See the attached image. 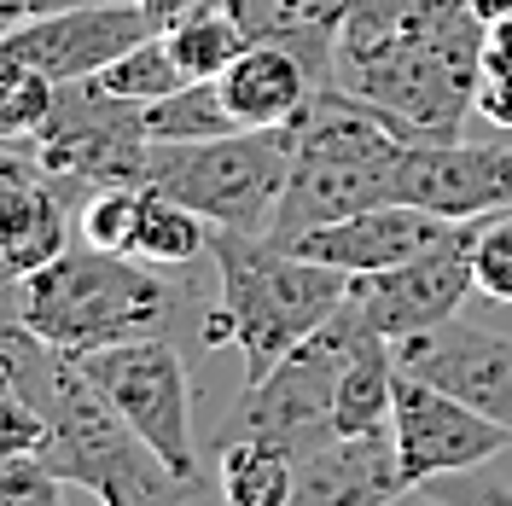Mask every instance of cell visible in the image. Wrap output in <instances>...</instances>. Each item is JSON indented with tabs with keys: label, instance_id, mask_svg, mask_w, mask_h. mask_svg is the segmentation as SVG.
<instances>
[{
	"label": "cell",
	"instance_id": "obj_1",
	"mask_svg": "<svg viewBox=\"0 0 512 506\" xmlns=\"http://www.w3.org/2000/svg\"><path fill=\"white\" fill-rule=\"evenodd\" d=\"M489 24L472 18V0H443L414 18L367 35H338V76L350 94L379 105L384 123L408 146L460 140L466 111H478V70Z\"/></svg>",
	"mask_w": 512,
	"mask_h": 506
},
{
	"label": "cell",
	"instance_id": "obj_2",
	"mask_svg": "<svg viewBox=\"0 0 512 506\" xmlns=\"http://www.w3.org/2000/svg\"><path fill=\"white\" fill-rule=\"evenodd\" d=\"M216 256V303L198 326V349L233 344L245 355V384L268 379L303 338L350 303V274L291 251L268 233L210 227Z\"/></svg>",
	"mask_w": 512,
	"mask_h": 506
},
{
	"label": "cell",
	"instance_id": "obj_3",
	"mask_svg": "<svg viewBox=\"0 0 512 506\" xmlns=\"http://www.w3.org/2000/svg\"><path fill=\"white\" fill-rule=\"evenodd\" d=\"M286 128H291V181L280 192L268 239L291 245L315 227L350 222L361 210L396 198V169H402L408 140L384 123L379 105L350 94L344 82H320Z\"/></svg>",
	"mask_w": 512,
	"mask_h": 506
},
{
	"label": "cell",
	"instance_id": "obj_4",
	"mask_svg": "<svg viewBox=\"0 0 512 506\" xmlns=\"http://www.w3.org/2000/svg\"><path fill=\"white\" fill-rule=\"evenodd\" d=\"M24 402H35L47 419L41 460L64 483L88 489L99 506H187L198 495V483L169 472L158 448L99 396L76 355L53 344L35 349L24 367Z\"/></svg>",
	"mask_w": 512,
	"mask_h": 506
},
{
	"label": "cell",
	"instance_id": "obj_5",
	"mask_svg": "<svg viewBox=\"0 0 512 506\" xmlns=\"http://www.w3.org/2000/svg\"><path fill=\"white\" fill-rule=\"evenodd\" d=\"M181 291L152 274V262L111 251H64L41 274L24 280V320L41 344L64 355H88L128 338H169L181 320Z\"/></svg>",
	"mask_w": 512,
	"mask_h": 506
},
{
	"label": "cell",
	"instance_id": "obj_6",
	"mask_svg": "<svg viewBox=\"0 0 512 506\" xmlns=\"http://www.w3.org/2000/svg\"><path fill=\"white\" fill-rule=\"evenodd\" d=\"M361 332H367V315L355 303H344L315 338H303V344L291 349L268 379L239 390V402L222 413V425H216L210 443L222 448V443H245L251 437V443L286 448L297 460L315 454L320 443H332L338 437V425H332L338 384H344V367H350Z\"/></svg>",
	"mask_w": 512,
	"mask_h": 506
},
{
	"label": "cell",
	"instance_id": "obj_7",
	"mask_svg": "<svg viewBox=\"0 0 512 506\" xmlns=\"http://www.w3.org/2000/svg\"><path fill=\"white\" fill-rule=\"evenodd\" d=\"M291 181V128H233L216 140L152 146L146 187L181 198L210 227L268 233Z\"/></svg>",
	"mask_w": 512,
	"mask_h": 506
},
{
	"label": "cell",
	"instance_id": "obj_8",
	"mask_svg": "<svg viewBox=\"0 0 512 506\" xmlns=\"http://www.w3.org/2000/svg\"><path fill=\"white\" fill-rule=\"evenodd\" d=\"M94 390L123 413L128 425L158 448V460L175 477L198 483V443H192V379L187 361L169 338H128L76 355Z\"/></svg>",
	"mask_w": 512,
	"mask_h": 506
},
{
	"label": "cell",
	"instance_id": "obj_9",
	"mask_svg": "<svg viewBox=\"0 0 512 506\" xmlns=\"http://www.w3.org/2000/svg\"><path fill=\"white\" fill-rule=\"evenodd\" d=\"M24 152L47 175L82 181V187H140L146 181V158H152L146 105L105 94L99 82H64L47 128Z\"/></svg>",
	"mask_w": 512,
	"mask_h": 506
},
{
	"label": "cell",
	"instance_id": "obj_10",
	"mask_svg": "<svg viewBox=\"0 0 512 506\" xmlns=\"http://www.w3.org/2000/svg\"><path fill=\"white\" fill-rule=\"evenodd\" d=\"M390 437H396V466L408 489H425L437 477H472L512 448L507 425H495L489 413L466 408L460 396H448L443 384L419 379L408 367H396Z\"/></svg>",
	"mask_w": 512,
	"mask_h": 506
},
{
	"label": "cell",
	"instance_id": "obj_11",
	"mask_svg": "<svg viewBox=\"0 0 512 506\" xmlns=\"http://www.w3.org/2000/svg\"><path fill=\"white\" fill-rule=\"evenodd\" d=\"M472 256H478V222H460L443 245H431L425 256L402 262V268L355 274L350 303L367 315L373 332H384L390 344H402V338L431 332V326H443V320L460 315L466 291H478Z\"/></svg>",
	"mask_w": 512,
	"mask_h": 506
},
{
	"label": "cell",
	"instance_id": "obj_12",
	"mask_svg": "<svg viewBox=\"0 0 512 506\" xmlns=\"http://www.w3.org/2000/svg\"><path fill=\"white\" fill-rule=\"evenodd\" d=\"M146 35H158V24L140 12V0H94V6H70V12L0 35V59L35 64L64 88V82H94L99 70H111Z\"/></svg>",
	"mask_w": 512,
	"mask_h": 506
},
{
	"label": "cell",
	"instance_id": "obj_13",
	"mask_svg": "<svg viewBox=\"0 0 512 506\" xmlns=\"http://www.w3.org/2000/svg\"><path fill=\"white\" fill-rule=\"evenodd\" d=\"M396 198L443 222H483L495 210H512V152L478 140H443V146L419 140L402 152Z\"/></svg>",
	"mask_w": 512,
	"mask_h": 506
},
{
	"label": "cell",
	"instance_id": "obj_14",
	"mask_svg": "<svg viewBox=\"0 0 512 506\" xmlns=\"http://www.w3.org/2000/svg\"><path fill=\"white\" fill-rule=\"evenodd\" d=\"M396 367H408L419 379L443 384L448 396H460L466 408L489 413L495 425L512 431V338L466 326L454 315L431 332H414L396 344Z\"/></svg>",
	"mask_w": 512,
	"mask_h": 506
},
{
	"label": "cell",
	"instance_id": "obj_15",
	"mask_svg": "<svg viewBox=\"0 0 512 506\" xmlns=\"http://www.w3.org/2000/svg\"><path fill=\"white\" fill-rule=\"evenodd\" d=\"M454 227L460 222H443V216H431V210H419V204L390 198V204H373V210H361L350 222H332V227H315V233L291 239V251L315 256L326 268H344L355 280V274H384V268L414 262V256H425L431 245H443Z\"/></svg>",
	"mask_w": 512,
	"mask_h": 506
},
{
	"label": "cell",
	"instance_id": "obj_16",
	"mask_svg": "<svg viewBox=\"0 0 512 506\" xmlns=\"http://www.w3.org/2000/svg\"><path fill=\"white\" fill-rule=\"evenodd\" d=\"M88 192L94 187L47 175L41 163H30L24 175H6L0 181V274L30 280L47 262H59L70 251V210Z\"/></svg>",
	"mask_w": 512,
	"mask_h": 506
},
{
	"label": "cell",
	"instance_id": "obj_17",
	"mask_svg": "<svg viewBox=\"0 0 512 506\" xmlns=\"http://www.w3.org/2000/svg\"><path fill=\"white\" fill-rule=\"evenodd\" d=\"M396 437H332L297 460V489L286 506H390L402 495Z\"/></svg>",
	"mask_w": 512,
	"mask_h": 506
},
{
	"label": "cell",
	"instance_id": "obj_18",
	"mask_svg": "<svg viewBox=\"0 0 512 506\" xmlns=\"http://www.w3.org/2000/svg\"><path fill=\"white\" fill-rule=\"evenodd\" d=\"M227 12L239 18L245 41L286 47L315 82L338 76V35L350 18V0H227Z\"/></svg>",
	"mask_w": 512,
	"mask_h": 506
},
{
	"label": "cell",
	"instance_id": "obj_19",
	"mask_svg": "<svg viewBox=\"0 0 512 506\" xmlns=\"http://www.w3.org/2000/svg\"><path fill=\"white\" fill-rule=\"evenodd\" d=\"M216 88H222L227 111H233L239 128H286L291 117L309 105V94H315L320 82L291 59L286 47L251 41V47L216 76Z\"/></svg>",
	"mask_w": 512,
	"mask_h": 506
},
{
	"label": "cell",
	"instance_id": "obj_20",
	"mask_svg": "<svg viewBox=\"0 0 512 506\" xmlns=\"http://www.w3.org/2000/svg\"><path fill=\"white\" fill-rule=\"evenodd\" d=\"M390 402H396V344L384 332H361L350 367H344V384H338V437H379L390 431Z\"/></svg>",
	"mask_w": 512,
	"mask_h": 506
},
{
	"label": "cell",
	"instance_id": "obj_21",
	"mask_svg": "<svg viewBox=\"0 0 512 506\" xmlns=\"http://www.w3.org/2000/svg\"><path fill=\"white\" fill-rule=\"evenodd\" d=\"M216 472H222L227 506H286L297 489V454L245 437V443L216 448Z\"/></svg>",
	"mask_w": 512,
	"mask_h": 506
},
{
	"label": "cell",
	"instance_id": "obj_22",
	"mask_svg": "<svg viewBox=\"0 0 512 506\" xmlns=\"http://www.w3.org/2000/svg\"><path fill=\"white\" fill-rule=\"evenodd\" d=\"M198 256H210V222L187 210L181 198L146 187V210H140V239H134V262H158V268H187Z\"/></svg>",
	"mask_w": 512,
	"mask_h": 506
},
{
	"label": "cell",
	"instance_id": "obj_23",
	"mask_svg": "<svg viewBox=\"0 0 512 506\" xmlns=\"http://www.w3.org/2000/svg\"><path fill=\"white\" fill-rule=\"evenodd\" d=\"M163 47H169V59L181 64L187 82H216L251 41H245V30H239L233 12L216 6V12H192L181 24H169V30H163Z\"/></svg>",
	"mask_w": 512,
	"mask_h": 506
},
{
	"label": "cell",
	"instance_id": "obj_24",
	"mask_svg": "<svg viewBox=\"0 0 512 506\" xmlns=\"http://www.w3.org/2000/svg\"><path fill=\"white\" fill-rule=\"evenodd\" d=\"M233 111L216 82H187L175 94H163L146 105V134L152 146H181V140H216V134H233Z\"/></svg>",
	"mask_w": 512,
	"mask_h": 506
},
{
	"label": "cell",
	"instance_id": "obj_25",
	"mask_svg": "<svg viewBox=\"0 0 512 506\" xmlns=\"http://www.w3.org/2000/svg\"><path fill=\"white\" fill-rule=\"evenodd\" d=\"M53 99H59L53 76H41L35 64L0 59V140L6 146H30L47 128V117H53Z\"/></svg>",
	"mask_w": 512,
	"mask_h": 506
},
{
	"label": "cell",
	"instance_id": "obj_26",
	"mask_svg": "<svg viewBox=\"0 0 512 506\" xmlns=\"http://www.w3.org/2000/svg\"><path fill=\"white\" fill-rule=\"evenodd\" d=\"M140 210H146V181H140V187H94L76 204V233H82V245H94V251L134 256Z\"/></svg>",
	"mask_w": 512,
	"mask_h": 506
},
{
	"label": "cell",
	"instance_id": "obj_27",
	"mask_svg": "<svg viewBox=\"0 0 512 506\" xmlns=\"http://www.w3.org/2000/svg\"><path fill=\"white\" fill-rule=\"evenodd\" d=\"M94 82L105 88V94L134 99V105H152V99L175 94V88H187L181 64L169 59V47H163V30H158V35H146L140 47H128L123 59L111 64V70H99Z\"/></svg>",
	"mask_w": 512,
	"mask_h": 506
},
{
	"label": "cell",
	"instance_id": "obj_28",
	"mask_svg": "<svg viewBox=\"0 0 512 506\" xmlns=\"http://www.w3.org/2000/svg\"><path fill=\"white\" fill-rule=\"evenodd\" d=\"M478 117H489L495 128H512V18L489 24V35H483Z\"/></svg>",
	"mask_w": 512,
	"mask_h": 506
},
{
	"label": "cell",
	"instance_id": "obj_29",
	"mask_svg": "<svg viewBox=\"0 0 512 506\" xmlns=\"http://www.w3.org/2000/svg\"><path fill=\"white\" fill-rule=\"evenodd\" d=\"M0 506H64V477L41 454L0 448Z\"/></svg>",
	"mask_w": 512,
	"mask_h": 506
},
{
	"label": "cell",
	"instance_id": "obj_30",
	"mask_svg": "<svg viewBox=\"0 0 512 506\" xmlns=\"http://www.w3.org/2000/svg\"><path fill=\"white\" fill-rule=\"evenodd\" d=\"M472 274H478V297L512 309V216L478 227V256H472Z\"/></svg>",
	"mask_w": 512,
	"mask_h": 506
},
{
	"label": "cell",
	"instance_id": "obj_31",
	"mask_svg": "<svg viewBox=\"0 0 512 506\" xmlns=\"http://www.w3.org/2000/svg\"><path fill=\"white\" fill-rule=\"evenodd\" d=\"M70 6H94V0H0V35L24 30L35 18H53V12H70Z\"/></svg>",
	"mask_w": 512,
	"mask_h": 506
},
{
	"label": "cell",
	"instance_id": "obj_32",
	"mask_svg": "<svg viewBox=\"0 0 512 506\" xmlns=\"http://www.w3.org/2000/svg\"><path fill=\"white\" fill-rule=\"evenodd\" d=\"M216 6H227V0H140V12H146L158 30L181 24V18H192V12H216Z\"/></svg>",
	"mask_w": 512,
	"mask_h": 506
},
{
	"label": "cell",
	"instance_id": "obj_33",
	"mask_svg": "<svg viewBox=\"0 0 512 506\" xmlns=\"http://www.w3.org/2000/svg\"><path fill=\"white\" fill-rule=\"evenodd\" d=\"M454 506H512V483H460L448 489Z\"/></svg>",
	"mask_w": 512,
	"mask_h": 506
},
{
	"label": "cell",
	"instance_id": "obj_34",
	"mask_svg": "<svg viewBox=\"0 0 512 506\" xmlns=\"http://www.w3.org/2000/svg\"><path fill=\"white\" fill-rule=\"evenodd\" d=\"M472 18L478 24H501V18H512V0H472Z\"/></svg>",
	"mask_w": 512,
	"mask_h": 506
},
{
	"label": "cell",
	"instance_id": "obj_35",
	"mask_svg": "<svg viewBox=\"0 0 512 506\" xmlns=\"http://www.w3.org/2000/svg\"><path fill=\"white\" fill-rule=\"evenodd\" d=\"M390 506H454L448 495H431V489H402Z\"/></svg>",
	"mask_w": 512,
	"mask_h": 506
}]
</instances>
